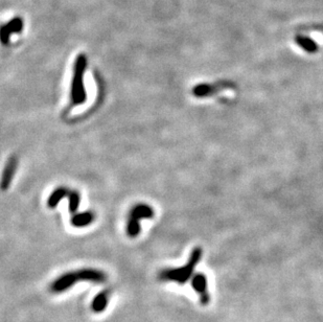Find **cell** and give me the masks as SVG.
<instances>
[{"mask_svg":"<svg viewBox=\"0 0 323 322\" xmlns=\"http://www.w3.org/2000/svg\"><path fill=\"white\" fill-rule=\"evenodd\" d=\"M191 285L199 294L200 301L203 305H207L210 301V295L207 291V278L203 273H197L191 278Z\"/></svg>","mask_w":323,"mask_h":322,"instance_id":"obj_5","label":"cell"},{"mask_svg":"<svg viewBox=\"0 0 323 322\" xmlns=\"http://www.w3.org/2000/svg\"><path fill=\"white\" fill-rule=\"evenodd\" d=\"M202 249L196 247L191 250L187 264L180 268L165 269L160 272L159 279L163 281H174L179 284L186 283L189 278H193L195 268L202 258Z\"/></svg>","mask_w":323,"mask_h":322,"instance_id":"obj_2","label":"cell"},{"mask_svg":"<svg viewBox=\"0 0 323 322\" xmlns=\"http://www.w3.org/2000/svg\"><path fill=\"white\" fill-rule=\"evenodd\" d=\"M69 193L70 190L67 189L66 187H59L55 189L52 193V195L49 197V199H47V206L50 208H55L62 199L68 198Z\"/></svg>","mask_w":323,"mask_h":322,"instance_id":"obj_10","label":"cell"},{"mask_svg":"<svg viewBox=\"0 0 323 322\" xmlns=\"http://www.w3.org/2000/svg\"><path fill=\"white\" fill-rule=\"evenodd\" d=\"M154 217V210L147 204H138L130 212L127 225V232L131 237H135L140 232V219H151Z\"/></svg>","mask_w":323,"mask_h":322,"instance_id":"obj_4","label":"cell"},{"mask_svg":"<svg viewBox=\"0 0 323 322\" xmlns=\"http://www.w3.org/2000/svg\"><path fill=\"white\" fill-rule=\"evenodd\" d=\"M295 40H296L297 44L301 47V49H303L305 52H307L309 54H314L318 51V46H317L316 42L310 38L304 37V36H297Z\"/></svg>","mask_w":323,"mask_h":322,"instance_id":"obj_12","label":"cell"},{"mask_svg":"<svg viewBox=\"0 0 323 322\" xmlns=\"http://www.w3.org/2000/svg\"><path fill=\"white\" fill-rule=\"evenodd\" d=\"M87 68V57L84 54H80L74 66V75L73 81H71V90H70V97L71 103L75 106L82 105L86 102L87 94L84 86V74H85Z\"/></svg>","mask_w":323,"mask_h":322,"instance_id":"obj_3","label":"cell"},{"mask_svg":"<svg viewBox=\"0 0 323 322\" xmlns=\"http://www.w3.org/2000/svg\"><path fill=\"white\" fill-rule=\"evenodd\" d=\"M107 279L106 274L103 271L97 269H82L79 271L67 272L56 279L52 285L51 290L53 293H62L70 289L76 282L79 281H90L95 283L105 282Z\"/></svg>","mask_w":323,"mask_h":322,"instance_id":"obj_1","label":"cell"},{"mask_svg":"<svg viewBox=\"0 0 323 322\" xmlns=\"http://www.w3.org/2000/svg\"><path fill=\"white\" fill-rule=\"evenodd\" d=\"M228 88V83H215V84H201L193 89V93L197 98H205L215 92Z\"/></svg>","mask_w":323,"mask_h":322,"instance_id":"obj_7","label":"cell"},{"mask_svg":"<svg viewBox=\"0 0 323 322\" xmlns=\"http://www.w3.org/2000/svg\"><path fill=\"white\" fill-rule=\"evenodd\" d=\"M93 219L94 216L90 211L76 213L75 216L71 218V224H73L75 227H85V226H88L92 223Z\"/></svg>","mask_w":323,"mask_h":322,"instance_id":"obj_11","label":"cell"},{"mask_svg":"<svg viewBox=\"0 0 323 322\" xmlns=\"http://www.w3.org/2000/svg\"><path fill=\"white\" fill-rule=\"evenodd\" d=\"M17 164L18 161L15 157H11L6 165V169L4 171V175H3V180H2V187L4 190L8 189L11 182H12V179L14 177V174L16 172L17 169Z\"/></svg>","mask_w":323,"mask_h":322,"instance_id":"obj_8","label":"cell"},{"mask_svg":"<svg viewBox=\"0 0 323 322\" xmlns=\"http://www.w3.org/2000/svg\"><path fill=\"white\" fill-rule=\"evenodd\" d=\"M108 300H109V293H108V291L99 293L93 298L91 309L94 313H102L108 305Z\"/></svg>","mask_w":323,"mask_h":322,"instance_id":"obj_9","label":"cell"},{"mask_svg":"<svg viewBox=\"0 0 323 322\" xmlns=\"http://www.w3.org/2000/svg\"><path fill=\"white\" fill-rule=\"evenodd\" d=\"M68 200H69V211L75 213L80 205V195L78 192H73L70 190V193L68 195Z\"/></svg>","mask_w":323,"mask_h":322,"instance_id":"obj_13","label":"cell"},{"mask_svg":"<svg viewBox=\"0 0 323 322\" xmlns=\"http://www.w3.org/2000/svg\"><path fill=\"white\" fill-rule=\"evenodd\" d=\"M23 30V20L20 17H15L10 20L5 26H3L2 31H0V36H2L3 44L7 45L11 39V36L13 34H19Z\"/></svg>","mask_w":323,"mask_h":322,"instance_id":"obj_6","label":"cell"}]
</instances>
